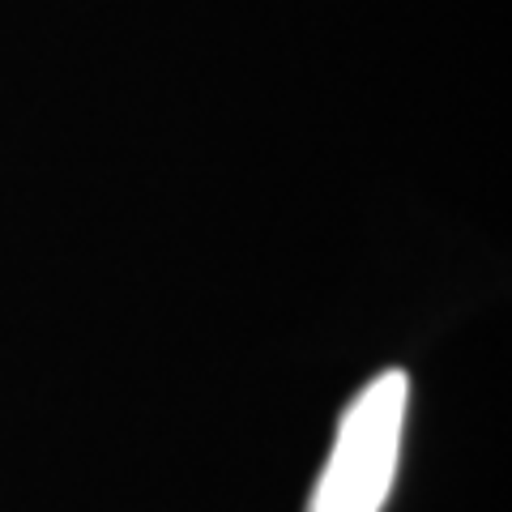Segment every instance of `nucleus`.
Wrapping results in <instances>:
<instances>
[{
    "instance_id": "nucleus-1",
    "label": "nucleus",
    "mask_w": 512,
    "mask_h": 512,
    "mask_svg": "<svg viewBox=\"0 0 512 512\" xmlns=\"http://www.w3.org/2000/svg\"><path fill=\"white\" fill-rule=\"evenodd\" d=\"M406 402V372H380L350 402L308 512H380L402 453Z\"/></svg>"
}]
</instances>
